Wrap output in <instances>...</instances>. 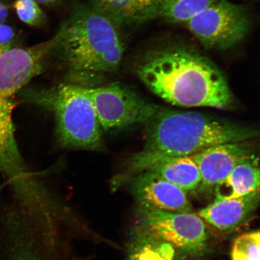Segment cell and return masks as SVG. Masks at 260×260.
<instances>
[{
	"label": "cell",
	"mask_w": 260,
	"mask_h": 260,
	"mask_svg": "<svg viewBox=\"0 0 260 260\" xmlns=\"http://www.w3.org/2000/svg\"><path fill=\"white\" fill-rule=\"evenodd\" d=\"M136 73L152 93L172 105L227 109L234 102L222 73L192 48L154 51L138 65Z\"/></svg>",
	"instance_id": "obj_1"
},
{
	"label": "cell",
	"mask_w": 260,
	"mask_h": 260,
	"mask_svg": "<svg viewBox=\"0 0 260 260\" xmlns=\"http://www.w3.org/2000/svg\"><path fill=\"white\" fill-rule=\"evenodd\" d=\"M146 124L141 152L155 156H190L210 146L258 136L251 127L194 112L160 110Z\"/></svg>",
	"instance_id": "obj_2"
},
{
	"label": "cell",
	"mask_w": 260,
	"mask_h": 260,
	"mask_svg": "<svg viewBox=\"0 0 260 260\" xmlns=\"http://www.w3.org/2000/svg\"><path fill=\"white\" fill-rule=\"evenodd\" d=\"M117 27L93 7L78 9L60 29L53 51L76 75L90 77L115 72L123 54Z\"/></svg>",
	"instance_id": "obj_3"
},
{
	"label": "cell",
	"mask_w": 260,
	"mask_h": 260,
	"mask_svg": "<svg viewBox=\"0 0 260 260\" xmlns=\"http://www.w3.org/2000/svg\"><path fill=\"white\" fill-rule=\"evenodd\" d=\"M19 93L22 102L54 114L58 142L63 147L102 149L103 130L87 87L61 84L48 89H23Z\"/></svg>",
	"instance_id": "obj_4"
},
{
	"label": "cell",
	"mask_w": 260,
	"mask_h": 260,
	"mask_svg": "<svg viewBox=\"0 0 260 260\" xmlns=\"http://www.w3.org/2000/svg\"><path fill=\"white\" fill-rule=\"evenodd\" d=\"M136 227L167 242L183 255H203L208 236L204 220L192 213H172L139 207Z\"/></svg>",
	"instance_id": "obj_5"
},
{
	"label": "cell",
	"mask_w": 260,
	"mask_h": 260,
	"mask_svg": "<svg viewBox=\"0 0 260 260\" xmlns=\"http://www.w3.org/2000/svg\"><path fill=\"white\" fill-rule=\"evenodd\" d=\"M87 90L105 131L147 123L160 110L120 83L87 87Z\"/></svg>",
	"instance_id": "obj_6"
},
{
	"label": "cell",
	"mask_w": 260,
	"mask_h": 260,
	"mask_svg": "<svg viewBox=\"0 0 260 260\" xmlns=\"http://www.w3.org/2000/svg\"><path fill=\"white\" fill-rule=\"evenodd\" d=\"M186 24L205 48L226 50L246 37L251 22L243 6L217 0Z\"/></svg>",
	"instance_id": "obj_7"
},
{
	"label": "cell",
	"mask_w": 260,
	"mask_h": 260,
	"mask_svg": "<svg viewBox=\"0 0 260 260\" xmlns=\"http://www.w3.org/2000/svg\"><path fill=\"white\" fill-rule=\"evenodd\" d=\"M22 89L0 71V174L14 188L24 186L32 177L19 152L12 119L15 98Z\"/></svg>",
	"instance_id": "obj_8"
},
{
	"label": "cell",
	"mask_w": 260,
	"mask_h": 260,
	"mask_svg": "<svg viewBox=\"0 0 260 260\" xmlns=\"http://www.w3.org/2000/svg\"><path fill=\"white\" fill-rule=\"evenodd\" d=\"M143 172L154 174L186 193L197 190L201 183L199 169L190 156H155L140 152L129 157L121 174L113 178L112 188L116 190Z\"/></svg>",
	"instance_id": "obj_9"
},
{
	"label": "cell",
	"mask_w": 260,
	"mask_h": 260,
	"mask_svg": "<svg viewBox=\"0 0 260 260\" xmlns=\"http://www.w3.org/2000/svg\"><path fill=\"white\" fill-rule=\"evenodd\" d=\"M131 191L139 207L172 213H192L186 193L149 172L133 177Z\"/></svg>",
	"instance_id": "obj_10"
},
{
	"label": "cell",
	"mask_w": 260,
	"mask_h": 260,
	"mask_svg": "<svg viewBox=\"0 0 260 260\" xmlns=\"http://www.w3.org/2000/svg\"><path fill=\"white\" fill-rule=\"evenodd\" d=\"M190 157L198 166L201 174V189L214 188L237 165L255 157L246 142L225 143L210 146Z\"/></svg>",
	"instance_id": "obj_11"
},
{
	"label": "cell",
	"mask_w": 260,
	"mask_h": 260,
	"mask_svg": "<svg viewBox=\"0 0 260 260\" xmlns=\"http://www.w3.org/2000/svg\"><path fill=\"white\" fill-rule=\"evenodd\" d=\"M259 190L246 196L228 200H215L198 215L221 231H231L242 225L259 206Z\"/></svg>",
	"instance_id": "obj_12"
},
{
	"label": "cell",
	"mask_w": 260,
	"mask_h": 260,
	"mask_svg": "<svg viewBox=\"0 0 260 260\" xmlns=\"http://www.w3.org/2000/svg\"><path fill=\"white\" fill-rule=\"evenodd\" d=\"M165 0H92V7L117 26L139 25L161 15Z\"/></svg>",
	"instance_id": "obj_13"
},
{
	"label": "cell",
	"mask_w": 260,
	"mask_h": 260,
	"mask_svg": "<svg viewBox=\"0 0 260 260\" xmlns=\"http://www.w3.org/2000/svg\"><path fill=\"white\" fill-rule=\"evenodd\" d=\"M258 158L240 162L214 187L215 200L235 199L259 190Z\"/></svg>",
	"instance_id": "obj_14"
},
{
	"label": "cell",
	"mask_w": 260,
	"mask_h": 260,
	"mask_svg": "<svg viewBox=\"0 0 260 260\" xmlns=\"http://www.w3.org/2000/svg\"><path fill=\"white\" fill-rule=\"evenodd\" d=\"M178 254L170 244L136 226L132 231L125 260H178Z\"/></svg>",
	"instance_id": "obj_15"
},
{
	"label": "cell",
	"mask_w": 260,
	"mask_h": 260,
	"mask_svg": "<svg viewBox=\"0 0 260 260\" xmlns=\"http://www.w3.org/2000/svg\"><path fill=\"white\" fill-rule=\"evenodd\" d=\"M217 0H165L161 15L173 23L189 21Z\"/></svg>",
	"instance_id": "obj_16"
},
{
	"label": "cell",
	"mask_w": 260,
	"mask_h": 260,
	"mask_svg": "<svg viewBox=\"0 0 260 260\" xmlns=\"http://www.w3.org/2000/svg\"><path fill=\"white\" fill-rule=\"evenodd\" d=\"M259 232L243 234L233 243L232 260H259Z\"/></svg>",
	"instance_id": "obj_17"
},
{
	"label": "cell",
	"mask_w": 260,
	"mask_h": 260,
	"mask_svg": "<svg viewBox=\"0 0 260 260\" xmlns=\"http://www.w3.org/2000/svg\"><path fill=\"white\" fill-rule=\"evenodd\" d=\"M14 8L19 19L26 24L39 27L46 21L44 12L34 0H16Z\"/></svg>",
	"instance_id": "obj_18"
},
{
	"label": "cell",
	"mask_w": 260,
	"mask_h": 260,
	"mask_svg": "<svg viewBox=\"0 0 260 260\" xmlns=\"http://www.w3.org/2000/svg\"><path fill=\"white\" fill-rule=\"evenodd\" d=\"M15 32L11 27L5 24L0 25V56L12 48Z\"/></svg>",
	"instance_id": "obj_19"
},
{
	"label": "cell",
	"mask_w": 260,
	"mask_h": 260,
	"mask_svg": "<svg viewBox=\"0 0 260 260\" xmlns=\"http://www.w3.org/2000/svg\"><path fill=\"white\" fill-rule=\"evenodd\" d=\"M8 11L6 5L0 3V25L4 24L6 18L8 17Z\"/></svg>",
	"instance_id": "obj_20"
},
{
	"label": "cell",
	"mask_w": 260,
	"mask_h": 260,
	"mask_svg": "<svg viewBox=\"0 0 260 260\" xmlns=\"http://www.w3.org/2000/svg\"><path fill=\"white\" fill-rule=\"evenodd\" d=\"M36 2L43 5H51L54 4L59 1V0H34Z\"/></svg>",
	"instance_id": "obj_21"
}]
</instances>
